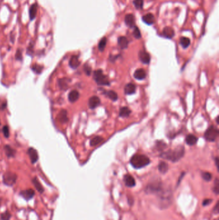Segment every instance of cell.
Listing matches in <instances>:
<instances>
[{
  "instance_id": "1",
  "label": "cell",
  "mask_w": 219,
  "mask_h": 220,
  "mask_svg": "<svg viewBox=\"0 0 219 220\" xmlns=\"http://www.w3.org/2000/svg\"><path fill=\"white\" fill-rule=\"evenodd\" d=\"M184 154V148L182 146H179L174 149H170V150L163 152L161 155V157L166 160H168L175 162L183 157Z\"/></svg>"
},
{
  "instance_id": "2",
  "label": "cell",
  "mask_w": 219,
  "mask_h": 220,
  "mask_svg": "<svg viewBox=\"0 0 219 220\" xmlns=\"http://www.w3.org/2000/svg\"><path fill=\"white\" fill-rule=\"evenodd\" d=\"M130 162L135 169H140L148 166L150 164V160L146 155L136 154L131 158Z\"/></svg>"
},
{
  "instance_id": "3",
  "label": "cell",
  "mask_w": 219,
  "mask_h": 220,
  "mask_svg": "<svg viewBox=\"0 0 219 220\" xmlns=\"http://www.w3.org/2000/svg\"><path fill=\"white\" fill-rule=\"evenodd\" d=\"M158 195L159 205L162 209L168 207L172 202V193L169 190L161 191Z\"/></svg>"
},
{
  "instance_id": "4",
  "label": "cell",
  "mask_w": 219,
  "mask_h": 220,
  "mask_svg": "<svg viewBox=\"0 0 219 220\" xmlns=\"http://www.w3.org/2000/svg\"><path fill=\"white\" fill-rule=\"evenodd\" d=\"M93 78L98 85L109 86L110 82L108 81L107 77L103 74L102 70H98L94 72Z\"/></svg>"
},
{
  "instance_id": "5",
  "label": "cell",
  "mask_w": 219,
  "mask_h": 220,
  "mask_svg": "<svg viewBox=\"0 0 219 220\" xmlns=\"http://www.w3.org/2000/svg\"><path fill=\"white\" fill-rule=\"evenodd\" d=\"M163 190L162 183L160 182L155 181L151 182L147 185L145 189V191L148 194H158Z\"/></svg>"
},
{
  "instance_id": "6",
  "label": "cell",
  "mask_w": 219,
  "mask_h": 220,
  "mask_svg": "<svg viewBox=\"0 0 219 220\" xmlns=\"http://www.w3.org/2000/svg\"><path fill=\"white\" fill-rule=\"evenodd\" d=\"M218 133V130L217 127H214L213 126H211L206 129L204 136L207 141L213 142L217 138Z\"/></svg>"
},
{
  "instance_id": "7",
  "label": "cell",
  "mask_w": 219,
  "mask_h": 220,
  "mask_svg": "<svg viewBox=\"0 0 219 220\" xmlns=\"http://www.w3.org/2000/svg\"><path fill=\"white\" fill-rule=\"evenodd\" d=\"M17 175L12 172H6L3 176V182L4 184L8 187H12L16 182Z\"/></svg>"
},
{
  "instance_id": "8",
  "label": "cell",
  "mask_w": 219,
  "mask_h": 220,
  "mask_svg": "<svg viewBox=\"0 0 219 220\" xmlns=\"http://www.w3.org/2000/svg\"><path fill=\"white\" fill-rule=\"evenodd\" d=\"M19 195L21 197H23L24 199L26 201H28L31 200L32 198H33L35 195V191L32 189H28L26 190L21 191L19 192Z\"/></svg>"
},
{
  "instance_id": "9",
  "label": "cell",
  "mask_w": 219,
  "mask_h": 220,
  "mask_svg": "<svg viewBox=\"0 0 219 220\" xmlns=\"http://www.w3.org/2000/svg\"><path fill=\"white\" fill-rule=\"evenodd\" d=\"M139 58L141 62L147 65L150 61V56L148 53L145 51H140L139 52Z\"/></svg>"
},
{
  "instance_id": "10",
  "label": "cell",
  "mask_w": 219,
  "mask_h": 220,
  "mask_svg": "<svg viewBox=\"0 0 219 220\" xmlns=\"http://www.w3.org/2000/svg\"><path fill=\"white\" fill-rule=\"evenodd\" d=\"M28 154L30 157V160L32 164H35L37 162L39 159V155L37 151L33 148H30L28 150Z\"/></svg>"
},
{
  "instance_id": "11",
  "label": "cell",
  "mask_w": 219,
  "mask_h": 220,
  "mask_svg": "<svg viewBox=\"0 0 219 220\" xmlns=\"http://www.w3.org/2000/svg\"><path fill=\"white\" fill-rule=\"evenodd\" d=\"M100 104V100L98 97L96 96H93L91 97L89 100V102H88V105H89V108L91 109H95L97 108Z\"/></svg>"
},
{
  "instance_id": "12",
  "label": "cell",
  "mask_w": 219,
  "mask_h": 220,
  "mask_svg": "<svg viewBox=\"0 0 219 220\" xmlns=\"http://www.w3.org/2000/svg\"><path fill=\"white\" fill-rule=\"evenodd\" d=\"M124 182L125 183L126 186L129 187H134L136 185V182L134 178H133V176L130 175H126L124 176Z\"/></svg>"
},
{
  "instance_id": "13",
  "label": "cell",
  "mask_w": 219,
  "mask_h": 220,
  "mask_svg": "<svg viewBox=\"0 0 219 220\" xmlns=\"http://www.w3.org/2000/svg\"><path fill=\"white\" fill-rule=\"evenodd\" d=\"M125 23L126 25L129 27H133L135 25V17L133 14H129L125 17Z\"/></svg>"
},
{
  "instance_id": "14",
  "label": "cell",
  "mask_w": 219,
  "mask_h": 220,
  "mask_svg": "<svg viewBox=\"0 0 219 220\" xmlns=\"http://www.w3.org/2000/svg\"><path fill=\"white\" fill-rule=\"evenodd\" d=\"M32 182L33 186H34L35 188L36 189V190H37L39 193H43L44 191V187H42V185H41V183L39 182V180H38L37 177H34V178L32 180Z\"/></svg>"
},
{
  "instance_id": "15",
  "label": "cell",
  "mask_w": 219,
  "mask_h": 220,
  "mask_svg": "<svg viewBox=\"0 0 219 220\" xmlns=\"http://www.w3.org/2000/svg\"><path fill=\"white\" fill-rule=\"evenodd\" d=\"M147 76V73L143 69L139 68L136 70L134 73V77L138 80H143Z\"/></svg>"
},
{
  "instance_id": "16",
  "label": "cell",
  "mask_w": 219,
  "mask_h": 220,
  "mask_svg": "<svg viewBox=\"0 0 219 220\" xmlns=\"http://www.w3.org/2000/svg\"><path fill=\"white\" fill-rule=\"evenodd\" d=\"M163 35L164 37H165L166 38L171 39L175 35V32L174 29L171 27L166 26L165 28H164L163 30Z\"/></svg>"
},
{
  "instance_id": "17",
  "label": "cell",
  "mask_w": 219,
  "mask_h": 220,
  "mask_svg": "<svg viewBox=\"0 0 219 220\" xmlns=\"http://www.w3.org/2000/svg\"><path fill=\"white\" fill-rule=\"evenodd\" d=\"M80 61L77 56H73L69 61V65L73 69H76L80 65Z\"/></svg>"
},
{
  "instance_id": "18",
  "label": "cell",
  "mask_w": 219,
  "mask_h": 220,
  "mask_svg": "<svg viewBox=\"0 0 219 220\" xmlns=\"http://www.w3.org/2000/svg\"><path fill=\"white\" fill-rule=\"evenodd\" d=\"M37 7H38L37 3H33V5H32V6L30 7L29 9V16H30V19L31 21H33L36 17V14H37Z\"/></svg>"
},
{
  "instance_id": "19",
  "label": "cell",
  "mask_w": 219,
  "mask_h": 220,
  "mask_svg": "<svg viewBox=\"0 0 219 220\" xmlns=\"http://www.w3.org/2000/svg\"><path fill=\"white\" fill-rule=\"evenodd\" d=\"M142 19L146 24H149V25L154 24L155 22V17L154 16V15L150 13L144 15L142 17Z\"/></svg>"
},
{
  "instance_id": "20",
  "label": "cell",
  "mask_w": 219,
  "mask_h": 220,
  "mask_svg": "<svg viewBox=\"0 0 219 220\" xmlns=\"http://www.w3.org/2000/svg\"><path fill=\"white\" fill-rule=\"evenodd\" d=\"M136 87L135 84L132 83H129L126 84L125 87L124 91L126 95H132L136 92Z\"/></svg>"
},
{
  "instance_id": "21",
  "label": "cell",
  "mask_w": 219,
  "mask_h": 220,
  "mask_svg": "<svg viewBox=\"0 0 219 220\" xmlns=\"http://www.w3.org/2000/svg\"><path fill=\"white\" fill-rule=\"evenodd\" d=\"M197 137L192 134H188L186 137V143L189 146H193L197 142Z\"/></svg>"
},
{
  "instance_id": "22",
  "label": "cell",
  "mask_w": 219,
  "mask_h": 220,
  "mask_svg": "<svg viewBox=\"0 0 219 220\" xmlns=\"http://www.w3.org/2000/svg\"><path fill=\"white\" fill-rule=\"evenodd\" d=\"M118 43L121 49H125L127 48V47H128L129 41L125 37L121 36L119 37L118 39Z\"/></svg>"
},
{
  "instance_id": "23",
  "label": "cell",
  "mask_w": 219,
  "mask_h": 220,
  "mask_svg": "<svg viewBox=\"0 0 219 220\" xmlns=\"http://www.w3.org/2000/svg\"><path fill=\"white\" fill-rule=\"evenodd\" d=\"M80 94L77 90H73L68 95V99L69 102H75L79 99Z\"/></svg>"
},
{
  "instance_id": "24",
  "label": "cell",
  "mask_w": 219,
  "mask_h": 220,
  "mask_svg": "<svg viewBox=\"0 0 219 220\" xmlns=\"http://www.w3.org/2000/svg\"><path fill=\"white\" fill-rule=\"evenodd\" d=\"M57 118H58V120L60 122H61L62 124L66 123V122L68 121V116H67V111L64 109L61 110Z\"/></svg>"
},
{
  "instance_id": "25",
  "label": "cell",
  "mask_w": 219,
  "mask_h": 220,
  "mask_svg": "<svg viewBox=\"0 0 219 220\" xmlns=\"http://www.w3.org/2000/svg\"><path fill=\"white\" fill-rule=\"evenodd\" d=\"M4 149H5V154L7 156L8 158L14 157L15 155H16V151H15L12 148H11L10 146L7 145L5 146Z\"/></svg>"
},
{
  "instance_id": "26",
  "label": "cell",
  "mask_w": 219,
  "mask_h": 220,
  "mask_svg": "<svg viewBox=\"0 0 219 220\" xmlns=\"http://www.w3.org/2000/svg\"><path fill=\"white\" fill-rule=\"evenodd\" d=\"M131 113V111L130 109L127 108V107H122V108H120V113H119V115L121 117H128L129 115Z\"/></svg>"
},
{
  "instance_id": "27",
  "label": "cell",
  "mask_w": 219,
  "mask_h": 220,
  "mask_svg": "<svg viewBox=\"0 0 219 220\" xmlns=\"http://www.w3.org/2000/svg\"><path fill=\"white\" fill-rule=\"evenodd\" d=\"M103 141V139L102 137L100 136H96L90 140V145L91 146H96L97 145H98L99 143L102 142Z\"/></svg>"
},
{
  "instance_id": "28",
  "label": "cell",
  "mask_w": 219,
  "mask_h": 220,
  "mask_svg": "<svg viewBox=\"0 0 219 220\" xmlns=\"http://www.w3.org/2000/svg\"><path fill=\"white\" fill-rule=\"evenodd\" d=\"M158 169L160 171V173L165 174L166 173L168 169V166L165 162H161L159 166H158Z\"/></svg>"
},
{
  "instance_id": "29",
  "label": "cell",
  "mask_w": 219,
  "mask_h": 220,
  "mask_svg": "<svg viewBox=\"0 0 219 220\" xmlns=\"http://www.w3.org/2000/svg\"><path fill=\"white\" fill-rule=\"evenodd\" d=\"M69 81H69L68 79H66V78L60 79V80L59 81V86L60 87L61 89L66 90L68 86V84H69Z\"/></svg>"
},
{
  "instance_id": "30",
  "label": "cell",
  "mask_w": 219,
  "mask_h": 220,
  "mask_svg": "<svg viewBox=\"0 0 219 220\" xmlns=\"http://www.w3.org/2000/svg\"><path fill=\"white\" fill-rule=\"evenodd\" d=\"M180 44L182 47V48H186L189 47L190 45V40L189 38H185V37H182L180 39Z\"/></svg>"
},
{
  "instance_id": "31",
  "label": "cell",
  "mask_w": 219,
  "mask_h": 220,
  "mask_svg": "<svg viewBox=\"0 0 219 220\" xmlns=\"http://www.w3.org/2000/svg\"><path fill=\"white\" fill-rule=\"evenodd\" d=\"M105 95L109 98V99H111L112 100H113V101H116V100H117L118 99V95L114 91L111 90V91H106Z\"/></svg>"
},
{
  "instance_id": "32",
  "label": "cell",
  "mask_w": 219,
  "mask_h": 220,
  "mask_svg": "<svg viewBox=\"0 0 219 220\" xmlns=\"http://www.w3.org/2000/svg\"><path fill=\"white\" fill-rule=\"evenodd\" d=\"M106 44H107V38H103L100 41L99 43H98V49L100 51L103 52L104 50V49L105 48Z\"/></svg>"
},
{
  "instance_id": "33",
  "label": "cell",
  "mask_w": 219,
  "mask_h": 220,
  "mask_svg": "<svg viewBox=\"0 0 219 220\" xmlns=\"http://www.w3.org/2000/svg\"><path fill=\"white\" fill-rule=\"evenodd\" d=\"M133 3L136 9L141 10L143 7V0H134Z\"/></svg>"
},
{
  "instance_id": "34",
  "label": "cell",
  "mask_w": 219,
  "mask_h": 220,
  "mask_svg": "<svg viewBox=\"0 0 219 220\" xmlns=\"http://www.w3.org/2000/svg\"><path fill=\"white\" fill-rule=\"evenodd\" d=\"M12 217L11 214L9 212L8 210H6L4 212H3L1 214V216H0V218H1V220H10Z\"/></svg>"
},
{
  "instance_id": "35",
  "label": "cell",
  "mask_w": 219,
  "mask_h": 220,
  "mask_svg": "<svg viewBox=\"0 0 219 220\" xmlns=\"http://www.w3.org/2000/svg\"><path fill=\"white\" fill-rule=\"evenodd\" d=\"M42 68H43V67H42V66L37 65V64H35V65H33L31 67V68H32V70H33V71L35 73H38V74H39V73H40L42 72Z\"/></svg>"
},
{
  "instance_id": "36",
  "label": "cell",
  "mask_w": 219,
  "mask_h": 220,
  "mask_svg": "<svg viewBox=\"0 0 219 220\" xmlns=\"http://www.w3.org/2000/svg\"><path fill=\"white\" fill-rule=\"evenodd\" d=\"M202 178L204 180H206V181H207V182L210 181V180L212 178L211 174L208 173V172H203V173H202Z\"/></svg>"
},
{
  "instance_id": "37",
  "label": "cell",
  "mask_w": 219,
  "mask_h": 220,
  "mask_svg": "<svg viewBox=\"0 0 219 220\" xmlns=\"http://www.w3.org/2000/svg\"><path fill=\"white\" fill-rule=\"evenodd\" d=\"M133 35L136 39H139L141 37V32L137 26H134V29L133 31Z\"/></svg>"
},
{
  "instance_id": "38",
  "label": "cell",
  "mask_w": 219,
  "mask_h": 220,
  "mask_svg": "<svg viewBox=\"0 0 219 220\" xmlns=\"http://www.w3.org/2000/svg\"><path fill=\"white\" fill-rule=\"evenodd\" d=\"M3 132L4 135L6 138H8L10 133H9V128L7 126H5L3 127Z\"/></svg>"
},
{
  "instance_id": "39",
  "label": "cell",
  "mask_w": 219,
  "mask_h": 220,
  "mask_svg": "<svg viewBox=\"0 0 219 220\" xmlns=\"http://www.w3.org/2000/svg\"><path fill=\"white\" fill-rule=\"evenodd\" d=\"M218 191H219V183H218V178H217L215 180L213 191L215 192L216 194H218Z\"/></svg>"
},
{
  "instance_id": "40",
  "label": "cell",
  "mask_w": 219,
  "mask_h": 220,
  "mask_svg": "<svg viewBox=\"0 0 219 220\" xmlns=\"http://www.w3.org/2000/svg\"><path fill=\"white\" fill-rule=\"evenodd\" d=\"M84 70L85 73H86V75H89L91 73V67L88 65H85L84 66Z\"/></svg>"
},
{
  "instance_id": "41",
  "label": "cell",
  "mask_w": 219,
  "mask_h": 220,
  "mask_svg": "<svg viewBox=\"0 0 219 220\" xmlns=\"http://www.w3.org/2000/svg\"><path fill=\"white\" fill-rule=\"evenodd\" d=\"M16 59L19 61H21V59H22V51H21L20 49H18L16 52Z\"/></svg>"
},
{
  "instance_id": "42",
  "label": "cell",
  "mask_w": 219,
  "mask_h": 220,
  "mask_svg": "<svg viewBox=\"0 0 219 220\" xmlns=\"http://www.w3.org/2000/svg\"><path fill=\"white\" fill-rule=\"evenodd\" d=\"M211 201H212L211 200H208V199L204 200V201H203V203H202L203 206H206V205H208V204L211 203Z\"/></svg>"
},
{
  "instance_id": "43",
  "label": "cell",
  "mask_w": 219,
  "mask_h": 220,
  "mask_svg": "<svg viewBox=\"0 0 219 220\" xmlns=\"http://www.w3.org/2000/svg\"><path fill=\"white\" fill-rule=\"evenodd\" d=\"M215 162H216V166H217V167H218V157H217L215 158Z\"/></svg>"
},
{
  "instance_id": "44",
  "label": "cell",
  "mask_w": 219,
  "mask_h": 220,
  "mask_svg": "<svg viewBox=\"0 0 219 220\" xmlns=\"http://www.w3.org/2000/svg\"><path fill=\"white\" fill-rule=\"evenodd\" d=\"M1 198H0V207H1Z\"/></svg>"
},
{
  "instance_id": "45",
  "label": "cell",
  "mask_w": 219,
  "mask_h": 220,
  "mask_svg": "<svg viewBox=\"0 0 219 220\" xmlns=\"http://www.w3.org/2000/svg\"><path fill=\"white\" fill-rule=\"evenodd\" d=\"M0 126H1V122H0Z\"/></svg>"
}]
</instances>
